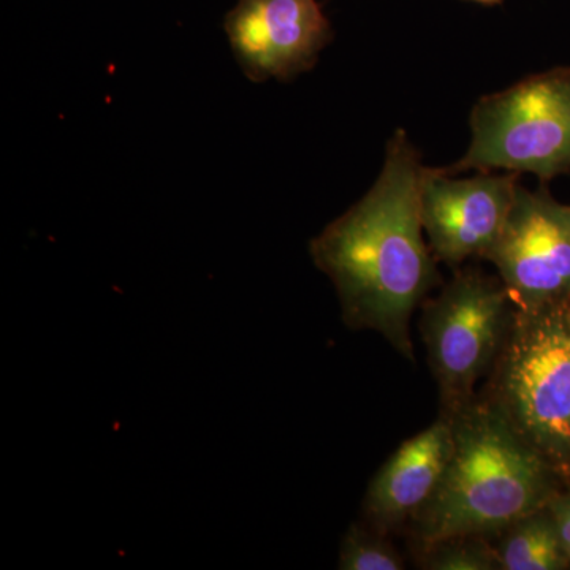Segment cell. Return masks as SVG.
Wrapping results in <instances>:
<instances>
[{
  "label": "cell",
  "instance_id": "1",
  "mask_svg": "<svg viewBox=\"0 0 570 570\" xmlns=\"http://www.w3.org/2000/svg\"><path fill=\"white\" fill-rule=\"evenodd\" d=\"M425 171L414 142L396 130L376 183L309 247L335 285L348 328L381 333L409 362L412 314L439 279L420 214Z\"/></svg>",
  "mask_w": 570,
  "mask_h": 570
},
{
  "label": "cell",
  "instance_id": "2",
  "mask_svg": "<svg viewBox=\"0 0 570 570\" xmlns=\"http://www.w3.org/2000/svg\"><path fill=\"white\" fill-rule=\"evenodd\" d=\"M449 417L452 456L433 497L415 515L426 546L499 534L549 505L550 460L497 401L472 400Z\"/></svg>",
  "mask_w": 570,
  "mask_h": 570
},
{
  "label": "cell",
  "instance_id": "3",
  "mask_svg": "<svg viewBox=\"0 0 570 570\" xmlns=\"http://www.w3.org/2000/svg\"><path fill=\"white\" fill-rule=\"evenodd\" d=\"M471 145L448 175L468 170L531 174L542 181L570 170V69L532 75L489 94L471 112Z\"/></svg>",
  "mask_w": 570,
  "mask_h": 570
},
{
  "label": "cell",
  "instance_id": "4",
  "mask_svg": "<svg viewBox=\"0 0 570 570\" xmlns=\"http://www.w3.org/2000/svg\"><path fill=\"white\" fill-rule=\"evenodd\" d=\"M568 305L513 311L494 401L550 463L570 464Z\"/></svg>",
  "mask_w": 570,
  "mask_h": 570
},
{
  "label": "cell",
  "instance_id": "5",
  "mask_svg": "<svg viewBox=\"0 0 570 570\" xmlns=\"http://www.w3.org/2000/svg\"><path fill=\"white\" fill-rule=\"evenodd\" d=\"M513 306L497 277L464 269L425 306L422 336L445 415L466 407L475 384L504 347Z\"/></svg>",
  "mask_w": 570,
  "mask_h": 570
},
{
  "label": "cell",
  "instance_id": "6",
  "mask_svg": "<svg viewBox=\"0 0 570 570\" xmlns=\"http://www.w3.org/2000/svg\"><path fill=\"white\" fill-rule=\"evenodd\" d=\"M515 309L538 311L570 302V206L547 189L519 186L497 245L487 255Z\"/></svg>",
  "mask_w": 570,
  "mask_h": 570
},
{
  "label": "cell",
  "instance_id": "7",
  "mask_svg": "<svg viewBox=\"0 0 570 570\" xmlns=\"http://www.w3.org/2000/svg\"><path fill=\"white\" fill-rule=\"evenodd\" d=\"M519 186L520 175L510 171L453 178L426 167L420 214L434 258L449 266L487 258L504 230Z\"/></svg>",
  "mask_w": 570,
  "mask_h": 570
},
{
  "label": "cell",
  "instance_id": "8",
  "mask_svg": "<svg viewBox=\"0 0 570 570\" xmlns=\"http://www.w3.org/2000/svg\"><path fill=\"white\" fill-rule=\"evenodd\" d=\"M224 28L253 81L291 80L309 70L333 37L317 0H239Z\"/></svg>",
  "mask_w": 570,
  "mask_h": 570
},
{
  "label": "cell",
  "instance_id": "9",
  "mask_svg": "<svg viewBox=\"0 0 570 570\" xmlns=\"http://www.w3.org/2000/svg\"><path fill=\"white\" fill-rule=\"evenodd\" d=\"M453 450L449 415L420 431L390 456L371 482L366 515L387 528L415 517L436 491Z\"/></svg>",
  "mask_w": 570,
  "mask_h": 570
},
{
  "label": "cell",
  "instance_id": "10",
  "mask_svg": "<svg viewBox=\"0 0 570 570\" xmlns=\"http://www.w3.org/2000/svg\"><path fill=\"white\" fill-rule=\"evenodd\" d=\"M497 557L499 569L560 570L570 566L549 505L504 531Z\"/></svg>",
  "mask_w": 570,
  "mask_h": 570
},
{
  "label": "cell",
  "instance_id": "11",
  "mask_svg": "<svg viewBox=\"0 0 570 570\" xmlns=\"http://www.w3.org/2000/svg\"><path fill=\"white\" fill-rule=\"evenodd\" d=\"M337 568L343 570H401L403 560L385 540L376 538L365 528L354 527L341 543Z\"/></svg>",
  "mask_w": 570,
  "mask_h": 570
},
{
  "label": "cell",
  "instance_id": "12",
  "mask_svg": "<svg viewBox=\"0 0 570 570\" xmlns=\"http://www.w3.org/2000/svg\"><path fill=\"white\" fill-rule=\"evenodd\" d=\"M434 551L426 562L436 570H493L499 569L497 551L483 546L479 538L442 540L433 543Z\"/></svg>",
  "mask_w": 570,
  "mask_h": 570
},
{
  "label": "cell",
  "instance_id": "13",
  "mask_svg": "<svg viewBox=\"0 0 570 570\" xmlns=\"http://www.w3.org/2000/svg\"><path fill=\"white\" fill-rule=\"evenodd\" d=\"M471 2L482 3V6H498L502 0H471Z\"/></svg>",
  "mask_w": 570,
  "mask_h": 570
},
{
  "label": "cell",
  "instance_id": "14",
  "mask_svg": "<svg viewBox=\"0 0 570 570\" xmlns=\"http://www.w3.org/2000/svg\"><path fill=\"white\" fill-rule=\"evenodd\" d=\"M568 317H569V324H570V302H569V305H568Z\"/></svg>",
  "mask_w": 570,
  "mask_h": 570
},
{
  "label": "cell",
  "instance_id": "15",
  "mask_svg": "<svg viewBox=\"0 0 570 570\" xmlns=\"http://www.w3.org/2000/svg\"><path fill=\"white\" fill-rule=\"evenodd\" d=\"M566 554H568V558H569V562H570V547L568 550H566Z\"/></svg>",
  "mask_w": 570,
  "mask_h": 570
}]
</instances>
